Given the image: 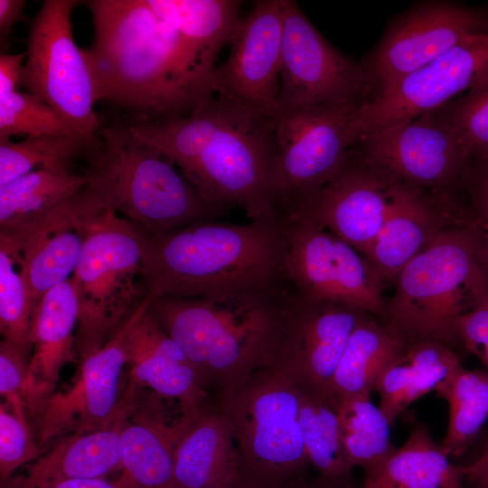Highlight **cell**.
Masks as SVG:
<instances>
[{"instance_id": "f35d334b", "label": "cell", "mask_w": 488, "mask_h": 488, "mask_svg": "<svg viewBox=\"0 0 488 488\" xmlns=\"http://www.w3.org/2000/svg\"><path fill=\"white\" fill-rule=\"evenodd\" d=\"M442 107L469 162L488 157V82Z\"/></svg>"}, {"instance_id": "2e32d148", "label": "cell", "mask_w": 488, "mask_h": 488, "mask_svg": "<svg viewBox=\"0 0 488 488\" xmlns=\"http://www.w3.org/2000/svg\"><path fill=\"white\" fill-rule=\"evenodd\" d=\"M370 313L290 291L272 368L301 390L322 392L356 325Z\"/></svg>"}, {"instance_id": "f546056e", "label": "cell", "mask_w": 488, "mask_h": 488, "mask_svg": "<svg viewBox=\"0 0 488 488\" xmlns=\"http://www.w3.org/2000/svg\"><path fill=\"white\" fill-rule=\"evenodd\" d=\"M231 102L211 96L192 113L162 120L123 117L129 129L183 172L208 145L226 119Z\"/></svg>"}, {"instance_id": "ffe728a7", "label": "cell", "mask_w": 488, "mask_h": 488, "mask_svg": "<svg viewBox=\"0 0 488 488\" xmlns=\"http://www.w3.org/2000/svg\"><path fill=\"white\" fill-rule=\"evenodd\" d=\"M147 297L135 311L126 334L129 385L126 395L148 388L176 400L188 413L198 412L210 399L182 347L164 330L149 310Z\"/></svg>"}, {"instance_id": "5bb4252c", "label": "cell", "mask_w": 488, "mask_h": 488, "mask_svg": "<svg viewBox=\"0 0 488 488\" xmlns=\"http://www.w3.org/2000/svg\"><path fill=\"white\" fill-rule=\"evenodd\" d=\"M488 31V9L451 1H423L394 18L361 62L374 97L465 39Z\"/></svg>"}, {"instance_id": "d590c367", "label": "cell", "mask_w": 488, "mask_h": 488, "mask_svg": "<svg viewBox=\"0 0 488 488\" xmlns=\"http://www.w3.org/2000/svg\"><path fill=\"white\" fill-rule=\"evenodd\" d=\"M88 145L70 136L26 137L19 142L0 138V184L36 170L76 174V160L84 156Z\"/></svg>"}, {"instance_id": "8fae6325", "label": "cell", "mask_w": 488, "mask_h": 488, "mask_svg": "<svg viewBox=\"0 0 488 488\" xmlns=\"http://www.w3.org/2000/svg\"><path fill=\"white\" fill-rule=\"evenodd\" d=\"M353 147L393 183L438 199L460 200L470 162L442 106L374 129Z\"/></svg>"}, {"instance_id": "484cf974", "label": "cell", "mask_w": 488, "mask_h": 488, "mask_svg": "<svg viewBox=\"0 0 488 488\" xmlns=\"http://www.w3.org/2000/svg\"><path fill=\"white\" fill-rule=\"evenodd\" d=\"M125 417L121 405L116 418L108 426L86 432L71 433L59 440L45 455L33 461L24 471L1 483V488H42L74 479L106 478L123 470L120 434Z\"/></svg>"}, {"instance_id": "6da1fadb", "label": "cell", "mask_w": 488, "mask_h": 488, "mask_svg": "<svg viewBox=\"0 0 488 488\" xmlns=\"http://www.w3.org/2000/svg\"><path fill=\"white\" fill-rule=\"evenodd\" d=\"M94 41L84 49L96 100L126 117L188 115L213 96L210 64L145 0H90Z\"/></svg>"}, {"instance_id": "f907efd6", "label": "cell", "mask_w": 488, "mask_h": 488, "mask_svg": "<svg viewBox=\"0 0 488 488\" xmlns=\"http://www.w3.org/2000/svg\"><path fill=\"white\" fill-rule=\"evenodd\" d=\"M469 485L471 488H488V476L478 480Z\"/></svg>"}, {"instance_id": "ac0fdd59", "label": "cell", "mask_w": 488, "mask_h": 488, "mask_svg": "<svg viewBox=\"0 0 488 488\" xmlns=\"http://www.w3.org/2000/svg\"><path fill=\"white\" fill-rule=\"evenodd\" d=\"M283 38L282 0L256 1L211 77L213 95L266 113L277 112Z\"/></svg>"}, {"instance_id": "ee69618b", "label": "cell", "mask_w": 488, "mask_h": 488, "mask_svg": "<svg viewBox=\"0 0 488 488\" xmlns=\"http://www.w3.org/2000/svg\"><path fill=\"white\" fill-rule=\"evenodd\" d=\"M25 52L0 55V97L17 90Z\"/></svg>"}, {"instance_id": "e575fe53", "label": "cell", "mask_w": 488, "mask_h": 488, "mask_svg": "<svg viewBox=\"0 0 488 488\" xmlns=\"http://www.w3.org/2000/svg\"><path fill=\"white\" fill-rule=\"evenodd\" d=\"M338 418L349 462L361 467L363 474L376 469L397 449L390 438L391 425L370 396L340 400Z\"/></svg>"}, {"instance_id": "f5cc1de1", "label": "cell", "mask_w": 488, "mask_h": 488, "mask_svg": "<svg viewBox=\"0 0 488 488\" xmlns=\"http://www.w3.org/2000/svg\"><path fill=\"white\" fill-rule=\"evenodd\" d=\"M170 488H180V487H176V486L171 485Z\"/></svg>"}, {"instance_id": "4316f807", "label": "cell", "mask_w": 488, "mask_h": 488, "mask_svg": "<svg viewBox=\"0 0 488 488\" xmlns=\"http://www.w3.org/2000/svg\"><path fill=\"white\" fill-rule=\"evenodd\" d=\"M409 343L382 318L366 314L352 332L322 393L337 404L343 399L370 396L380 373L405 354Z\"/></svg>"}, {"instance_id": "4dcf8cb0", "label": "cell", "mask_w": 488, "mask_h": 488, "mask_svg": "<svg viewBox=\"0 0 488 488\" xmlns=\"http://www.w3.org/2000/svg\"><path fill=\"white\" fill-rule=\"evenodd\" d=\"M86 185L81 173L36 170L0 184V232L27 234Z\"/></svg>"}, {"instance_id": "bcb514c9", "label": "cell", "mask_w": 488, "mask_h": 488, "mask_svg": "<svg viewBox=\"0 0 488 488\" xmlns=\"http://www.w3.org/2000/svg\"><path fill=\"white\" fill-rule=\"evenodd\" d=\"M24 6V0H0V39L2 42L10 34Z\"/></svg>"}, {"instance_id": "7a4b0ae2", "label": "cell", "mask_w": 488, "mask_h": 488, "mask_svg": "<svg viewBox=\"0 0 488 488\" xmlns=\"http://www.w3.org/2000/svg\"><path fill=\"white\" fill-rule=\"evenodd\" d=\"M140 231L142 278L152 298L288 288L282 221L249 224L202 221L159 237Z\"/></svg>"}, {"instance_id": "d4e9b609", "label": "cell", "mask_w": 488, "mask_h": 488, "mask_svg": "<svg viewBox=\"0 0 488 488\" xmlns=\"http://www.w3.org/2000/svg\"><path fill=\"white\" fill-rule=\"evenodd\" d=\"M172 485L180 488H243L232 431L212 396L191 417L177 440Z\"/></svg>"}, {"instance_id": "52a82bcc", "label": "cell", "mask_w": 488, "mask_h": 488, "mask_svg": "<svg viewBox=\"0 0 488 488\" xmlns=\"http://www.w3.org/2000/svg\"><path fill=\"white\" fill-rule=\"evenodd\" d=\"M84 244L71 277L80 357L105 344L147 297L140 230L115 211L97 208L84 225Z\"/></svg>"}, {"instance_id": "ba28073f", "label": "cell", "mask_w": 488, "mask_h": 488, "mask_svg": "<svg viewBox=\"0 0 488 488\" xmlns=\"http://www.w3.org/2000/svg\"><path fill=\"white\" fill-rule=\"evenodd\" d=\"M276 119L277 113L231 102L221 127L182 173L210 203L227 211L238 207L251 221L279 220L274 191Z\"/></svg>"}, {"instance_id": "c3c4849f", "label": "cell", "mask_w": 488, "mask_h": 488, "mask_svg": "<svg viewBox=\"0 0 488 488\" xmlns=\"http://www.w3.org/2000/svg\"><path fill=\"white\" fill-rule=\"evenodd\" d=\"M473 228L476 238L477 261L488 280V225Z\"/></svg>"}, {"instance_id": "9c48e42d", "label": "cell", "mask_w": 488, "mask_h": 488, "mask_svg": "<svg viewBox=\"0 0 488 488\" xmlns=\"http://www.w3.org/2000/svg\"><path fill=\"white\" fill-rule=\"evenodd\" d=\"M81 1L44 0L33 18L19 85L52 108L90 145L102 126L83 49L74 42L71 13Z\"/></svg>"}, {"instance_id": "e0dca14e", "label": "cell", "mask_w": 488, "mask_h": 488, "mask_svg": "<svg viewBox=\"0 0 488 488\" xmlns=\"http://www.w3.org/2000/svg\"><path fill=\"white\" fill-rule=\"evenodd\" d=\"M134 313L105 344L80 357L75 381L55 391L31 418L40 448L61 436L93 431L116 418L119 380L127 364L126 334Z\"/></svg>"}, {"instance_id": "60d3db41", "label": "cell", "mask_w": 488, "mask_h": 488, "mask_svg": "<svg viewBox=\"0 0 488 488\" xmlns=\"http://www.w3.org/2000/svg\"><path fill=\"white\" fill-rule=\"evenodd\" d=\"M462 189L465 195L461 201L464 224L488 225V157L470 163Z\"/></svg>"}, {"instance_id": "603a6c76", "label": "cell", "mask_w": 488, "mask_h": 488, "mask_svg": "<svg viewBox=\"0 0 488 488\" xmlns=\"http://www.w3.org/2000/svg\"><path fill=\"white\" fill-rule=\"evenodd\" d=\"M123 398L125 417L120 434L122 472L128 488H170L174 477V452L179 436L193 414L172 418L168 399L153 391Z\"/></svg>"}, {"instance_id": "cb8c5ba5", "label": "cell", "mask_w": 488, "mask_h": 488, "mask_svg": "<svg viewBox=\"0 0 488 488\" xmlns=\"http://www.w3.org/2000/svg\"><path fill=\"white\" fill-rule=\"evenodd\" d=\"M79 305L71 278L49 290L32 318L30 358L23 390L29 418L55 392L62 367L75 360Z\"/></svg>"}, {"instance_id": "d6a6232c", "label": "cell", "mask_w": 488, "mask_h": 488, "mask_svg": "<svg viewBox=\"0 0 488 488\" xmlns=\"http://www.w3.org/2000/svg\"><path fill=\"white\" fill-rule=\"evenodd\" d=\"M298 422L308 463L316 477L333 485L353 488L354 467L343 446L338 404L322 392L300 389Z\"/></svg>"}, {"instance_id": "7402d4cb", "label": "cell", "mask_w": 488, "mask_h": 488, "mask_svg": "<svg viewBox=\"0 0 488 488\" xmlns=\"http://www.w3.org/2000/svg\"><path fill=\"white\" fill-rule=\"evenodd\" d=\"M99 206V202L85 185L25 237L21 264L33 315L49 290L71 278L82 252L85 222Z\"/></svg>"}, {"instance_id": "1f68e13d", "label": "cell", "mask_w": 488, "mask_h": 488, "mask_svg": "<svg viewBox=\"0 0 488 488\" xmlns=\"http://www.w3.org/2000/svg\"><path fill=\"white\" fill-rule=\"evenodd\" d=\"M209 63L231 43L240 26L241 2L235 0H145Z\"/></svg>"}, {"instance_id": "4fadbf2b", "label": "cell", "mask_w": 488, "mask_h": 488, "mask_svg": "<svg viewBox=\"0 0 488 488\" xmlns=\"http://www.w3.org/2000/svg\"><path fill=\"white\" fill-rule=\"evenodd\" d=\"M277 110L309 105L361 107L373 99L361 63L333 48L292 0H282Z\"/></svg>"}, {"instance_id": "8992f818", "label": "cell", "mask_w": 488, "mask_h": 488, "mask_svg": "<svg viewBox=\"0 0 488 488\" xmlns=\"http://www.w3.org/2000/svg\"><path fill=\"white\" fill-rule=\"evenodd\" d=\"M211 396L231 428L243 488H280L307 476L300 389L288 378L265 368Z\"/></svg>"}, {"instance_id": "b9f144b4", "label": "cell", "mask_w": 488, "mask_h": 488, "mask_svg": "<svg viewBox=\"0 0 488 488\" xmlns=\"http://www.w3.org/2000/svg\"><path fill=\"white\" fill-rule=\"evenodd\" d=\"M455 333L459 346L480 359L488 345V287L458 318Z\"/></svg>"}, {"instance_id": "836d02e7", "label": "cell", "mask_w": 488, "mask_h": 488, "mask_svg": "<svg viewBox=\"0 0 488 488\" xmlns=\"http://www.w3.org/2000/svg\"><path fill=\"white\" fill-rule=\"evenodd\" d=\"M435 391L449 408L446 434L440 444L446 453H465L488 419V371L459 367Z\"/></svg>"}, {"instance_id": "681fc988", "label": "cell", "mask_w": 488, "mask_h": 488, "mask_svg": "<svg viewBox=\"0 0 488 488\" xmlns=\"http://www.w3.org/2000/svg\"><path fill=\"white\" fill-rule=\"evenodd\" d=\"M280 488H344L328 483L318 477L314 479L308 476L293 481Z\"/></svg>"}, {"instance_id": "5b68a950", "label": "cell", "mask_w": 488, "mask_h": 488, "mask_svg": "<svg viewBox=\"0 0 488 488\" xmlns=\"http://www.w3.org/2000/svg\"><path fill=\"white\" fill-rule=\"evenodd\" d=\"M385 302V322L409 343L432 341L454 350L458 318L488 280L476 257L474 229L454 224L418 253L398 274Z\"/></svg>"}, {"instance_id": "30bf717a", "label": "cell", "mask_w": 488, "mask_h": 488, "mask_svg": "<svg viewBox=\"0 0 488 488\" xmlns=\"http://www.w3.org/2000/svg\"><path fill=\"white\" fill-rule=\"evenodd\" d=\"M360 108L309 105L277 110L274 191L279 220L290 219L344 165L356 144L352 120Z\"/></svg>"}, {"instance_id": "f6af8a7d", "label": "cell", "mask_w": 488, "mask_h": 488, "mask_svg": "<svg viewBox=\"0 0 488 488\" xmlns=\"http://www.w3.org/2000/svg\"><path fill=\"white\" fill-rule=\"evenodd\" d=\"M128 479L121 472L119 477L114 481H108L106 478L74 479L58 482L42 488H128Z\"/></svg>"}, {"instance_id": "44dd1931", "label": "cell", "mask_w": 488, "mask_h": 488, "mask_svg": "<svg viewBox=\"0 0 488 488\" xmlns=\"http://www.w3.org/2000/svg\"><path fill=\"white\" fill-rule=\"evenodd\" d=\"M389 209L382 228L365 258L385 284L438 233L462 224L460 204L415 191L398 183L389 188Z\"/></svg>"}, {"instance_id": "d6986e66", "label": "cell", "mask_w": 488, "mask_h": 488, "mask_svg": "<svg viewBox=\"0 0 488 488\" xmlns=\"http://www.w3.org/2000/svg\"><path fill=\"white\" fill-rule=\"evenodd\" d=\"M392 183L352 146L341 170L287 221H312L365 258L386 219Z\"/></svg>"}, {"instance_id": "7c38bea8", "label": "cell", "mask_w": 488, "mask_h": 488, "mask_svg": "<svg viewBox=\"0 0 488 488\" xmlns=\"http://www.w3.org/2000/svg\"><path fill=\"white\" fill-rule=\"evenodd\" d=\"M284 223L287 241L284 274L292 292L383 314L386 284L366 258L312 221L297 218Z\"/></svg>"}, {"instance_id": "8d00e7d4", "label": "cell", "mask_w": 488, "mask_h": 488, "mask_svg": "<svg viewBox=\"0 0 488 488\" xmlns=\"http://www.w3.org/2000/svg\"><path fill=\"white\" fill-rule=\"evenodd\" d=\"M21 249L17 239L0 234V331L30 361L33 307L22 267L16 268Z\"/></svg>"}, {"instance_id": "816d5d0a", "label": "cell", "mask_w": 488, "mask_h": 488, "mask_svg": "<svg viewBox=\"0 0 488 488\" xmlns=\"http://www.w3.org/2000/svg\"><path fill=\"white\" fill-rule=\"evenodd\" d=\"M480 360L483 361V365L485 367V370L488 371V345L485 348V350L483 351Z\"/></svg>"}, {"instance_id": "83f0119b", "label": "cell", "mask_w": 488, "mask_h": 488, "mask_svg": "<svg viewBox=\"0 0 488 488\" xmlns=\"http://www.w3.org/2000/svg\"><path fill=\"white\" fill-rule=\"evenodd\" d=\"M465 480L461 465L450 462L425 425L415 422L402 446L364 473L357 488H465Z\"/></svg>"}, {"instance_id": "f1b7e54d", "label": "cell", "mask_w": 488, "mask_h": 488, "mask_svg": "<svg viewBox=\"0 0 488 488\" xmlns=\"http://www.w3.org/2000/svg\"><path fill=\"white\" fill-rule=\"evenodd\" d=\"M462 366L452 348L436 342L410 343L405 354L379 376L374 390L379 408L393 426L413 401L435 390L437 385Z\"/></svg>"}, {"instance_id": "3957f363", "label": "cell", "mask_w": 488, "mask_h": 488, "mask_svg": "<svg viewBox=\"0 0 488 488\" xmlns=\"http://www.w3.org/2000/svg\"><path fill=\"white\" fill-rule=\"evenodd\" d=\"M290 291L159 296L148 308L182 347L200 385L211 396L272 368Z\"/></svg>"}, {"instance_id": "74e56055", "label": "cell", "mask_w": 488, "mask_h": 488, "mask_svg": "<svg viewBox=\"0 0 488 488\" xmlns=\"http://www.w3.org/2000/svg\"><path fill=\"white\" fill-rule=\"evenodd\" d=\"M17 135H26L27 137H79L45 102L28 91L15 90L0 97V138H10Z\"/></svg>"}, {"instance_id": "7dc6e473", "label": "cell", "mask_w": 488, "mask_h": 488, "mask_svg": "<svg viewBox=\"0 0 488 488\" xmlns=\"http://www.w3.org/2000/svg\"><path fill=\"white\" fill-rule=\"evenodd\" d=\"M461 467L468 484L488 476V440L482 454L471 464Z\"/></svg>"}, {"instance_id": "277c9868", "label": "cell", "mask_w": 488, "mask_h": 488, "mask_svg": "<svg viewBox=\"0 0 488 488\" xmlns=\"http://www.w3.org/2000/svg\"><path fill=\"white\" fill-rule=\"evenodd\" d=\"M81 174L99 203L152 237L212 221L227 210L206 202L176 165L138 138L123 117L102 126Z\"/></svg>"}, {"instance_id": "9a60e30c", "label": "cell", "mask_w": 488, "mask_h": 488, "mask_svg": "<svg viewBox=\"0 0 488 488\" xmlns=\"http://www.w3.org/2000/svg\"><path fill=\"white\" fill-rule=\"evenodd\" d=\"M488 82V31L472 35L362 105L352 121L356 142L389 123L415 118Z\"/></svg>"}, {"instance_id": "ab89813d", "label": "cell", "mask_w": 488, "mask_h": 488, "mask_svg": "<svg viewBox=\"0 0 488 488\" xmlns=\"http://www.w3.org/2000/svg\"><path fill=\"white\" fill-rule=\"evenodd\" d=\"M41 455L29 418L22 407L0 405V480L6 482L21 465Z\"/></svg>"}, {"instance_id": "7bdbcfd3", "label": "cell", "mask_w": 488, "mask_h": 488, "mask_svg": "<svg viewBox=\"0 0 488 488\" xmlns=\"http://www.w3.org/2000/svg\"><path fill=\"white\" fill-rule=\"evenodd\" d=\"M29 360L12 343H0V393L5 402L12 406H22Z\"/></svg>"}]
</instances>
